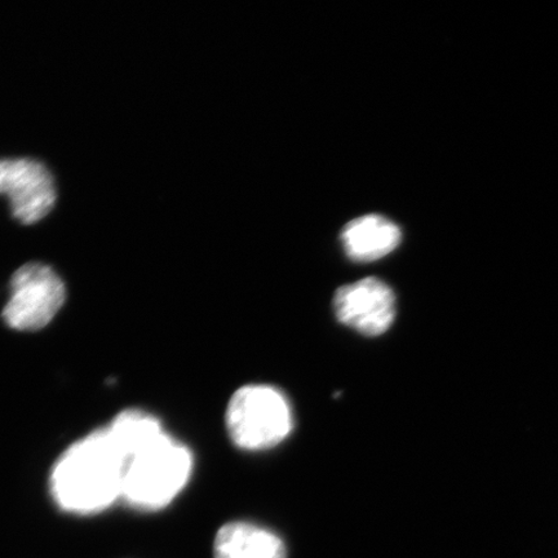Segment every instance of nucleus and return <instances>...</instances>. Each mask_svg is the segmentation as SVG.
<instances>
[{"instance_id": "obj_2", "label": "nucleus", "mask_w": 558, "mask_h": 558, "mask_svg": "<svg viewBox=\"0 0 558 558\" xmlns=\"http://www.w3.org/2000/svg\"><path fill=\"white\" fill-rule=\"evenodd\" d=\"M192 471L190 449L165 435L129 460L122 498L131 507L157 511L177 498L190 481Z\"/></svg>"}, {"instance_id": "obj_8", "label": "nucleus", "mask_w": 558, "mask_h": 558, "mask_svg": "<svg viewBox=\"0 0 558 558\" xmlns=\"http://www.w3.org/2000/svg\"><path fill=\"white\" fill-rule=\"evenodd\" d=\"M215 558H286L281 538L250 522H230L216 534Z\"/></svg>"}, {"instance_id": "obj_1", "label": "nucleus", "mask_w": 558, "mask_h": 558, "mask_svg": "<svg viewBox=\"0 0 558 558\" xmlns=\"http://www.w3.org/2000/svg\"><path fill=\"white\" fill-rule=\"evenodd\" d=\"M128 460L107 428L73 444L56 462L51 473V494L62 511L93 514L122 498Z\"/></svg>"}, {"instance_id": "obj_4", "label": "nucleus", "mask_w": 558, "mask_h": 558, "mask_svg": "<svg viewBox=\"0 0 558 558\" xmlns=\"http://www.w3.org/2000/svg\"><path fill=\"white\" fill-rule=\"evenodd\" d=\"M65 299L64 281L50 265L27 263L11 278L2 318L13 330L37 331L51 323Z\"/></svg>"}, {"instance_id": "obj_9", "label": "nucleus", "mask_w": 558, "mask_h": 558, "mask_svg": "<svg viewBox=\"0 0 558 558\" xmlns=\"http://www.w3.org/2000/svg\"><path fill=\"white\" fill-rule=\"evenodd\" d=\"M107 429L128 463L136 453L166 435L156 416L137 409L122 411Z\"/></svg>"}, {"instance_id": "obj_7", "label": "nucleus", "mask_w": 558, "mask_h": 558, "mask_svg": "<svg viewBox=\"0 0 558 558\" xmlns=\"http://www.w3.org/2000/svg\"><path fill=\"white\" fill-rule=\"evenodd\" d=\"M399 226L381 215H365L354 219L341 232V243L349 259L374 262L393 253L400 246Z\"/></svg>"}, {"instance_id": "obj_6", "label": "nucleus", "mask_w": 558, "mask_h": 558, "mask_svg": "<svg viewBox=\"0 0 558 558\" xmlns=\"http://www.w3.org/2000/svg\"><path fill=\"white\" fill-rule=\"evenodd\" d=\"M333 312L339 323L366 337H379L393 324L395 292L378 278H364L337 291Z\"/></svg>"}, {"instance_id": "obj_5", "label": "nucleus", "mask_w": 558, "mask_h": 558, "mask_svg": "<svg viewBox=\"0 0 558 558\" xmlns=\"http://www.w3.org/2000/svg\"><path fill=\"white\" fill-rule=\"evenodd\" d=\"M0 195L9 199L13 218L24 226L44 220L58 199L51 171L33 158H0Z\"/></svg>"}, {"instance_id": "obj_3", "label": "nucleus", "mask_w": 558, "mask_h": 558, "mask_svg": "<svg viewBox=\"0 0 558 558\" xmlns=\"http://www.w3.org/2000/svg\"><path fill=\"white\" fill-rule=\"evenodd\" d=\"M292 411L281 390L251 384L236 390L227 410V428L236 448L260 451L275 448L292 430Z\"/></svg>"}]
</instances>
